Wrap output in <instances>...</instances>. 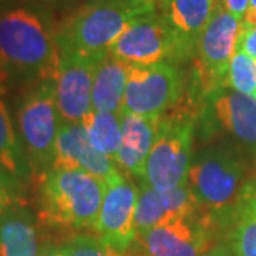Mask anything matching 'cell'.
Masks as SVG:
<instances>
[{
	"instance_id": "6da1fadb",
	"label": "cell",
	"mask_w": 256,
	"mask_h": 256,
	"mask_svg": "<svg viewBox=\"0 0 256 256\" xmlns=\"http://www.w3.org/2000/svg\"><path fill=\"white\" fill-rule=\"evenodd\" d=\"M0 57L9 74L53 82L60 64L56 34L36 10L0 8Z\"/></svg>"
},
{
	"instance_id": "7a4b0ae2",
	"label": "cell",
	"mask_w": 256,
	"mask_h": 256,
	"mask_svg": "<svg viewBox=\"0 0 256 256\" xmlns=\"http://www.w3.org/2000/svg\"><path fill=\"white\" fill-rule=\"evenodd\" d=\"M246 176V162L238 150L214 146L192 158L186 184L200 210L220 226L228 225L242 201Z\"/></svg>"
},
{
	"instance_id": "3957f363",
	"label": "cell",
	"mask_w": 256,
	"mask_h": 256,
	"mask_svg": "<svg viewBox=\"0 0 256 256\" xmlns=\"http://www.w3.org/2000/svg\"><path fill=\"white\" fill-rule=\"evenodd\" d=\"M106 182L82 170L50 168L38 188V218L48 228H92L100 212Z\"/></svg>"
},
{
	"instance_id": "277c9868",
	"label": "cell",
	"mask_w": 256,
	"mask_h": 256,
	"mask_svg": "<svg viewBox=\"0 0 256 256\" xmlns=\"http://www.w3.org/2000/svg\"><path fill=\"white\" fill-rule=\"evenodd\" d=\"M134 16L110 0H96L74 13L56 34L60 54L102 62Z\"/></svg>"
},
{
	"instance_id": "5b68a950",
	"label": "cell",
	"mask_w": 256,
	"mask_h": 256,
	"mask_svg": "<svg viewBox=\"0 0 256 256\" xmlns=\"http://www.w3.org/2000/svg\"><path fill=\"white\" fill-rule=\"evenodd\" d=\"M194 121L185 114L161 117L156 141L140 178L142 184L161 191L182 186L192 161Z\"/></svg>"
},
{
	"instance_id": "8992f818",
	"label": "cell",
	"mask_w": 256,
	"mask_h": 256,
	"mask_svg": "<svg viewBox=\"0 0 256 256\" xmlns=\"http://www.w3.org/2000/svg\"><path fill=\"white\" fill-rule=\"evenodd\" d=\"M53 82H40L20 100L18 127L30 170L42 175L52 168L56 138L62 126Z\"/></svg>"
},
{
	"instance_id": "52a82bcc",
	"label": "cell",
	"mask_w": 256,
	"mask_h": 256,
	"mask_svg": "<svg viewBox=\"0 0 256 256\" xmlns=\"http://www.w3.org/2000/svg\"><path fill=\"white\" fill-rule=\"evenodd\" d=\"M182 88V74L171 63L130 64L124 98L118 112L161 118L181 98Z\"/></svg>"
},
{
	"instance_id": "ba28073f",
	"label": "cell",
	"mask_w": 256,
	"mask_h": 256,
	"mask_svg": "<svg viewBox=\"0 0 256 256\" xmlns=\"http://www.w3.org/2000/svg\"><path fill=\"white\" fill-rule=\"evenodd\" d=\"M216 228L215 220L200 210L137 236L126 256H202L214 246Z\"/></svg>"
},
{
	"instance_id": "9c48e42d",
	"label": "cell",
	"mask_w": 256,
	"mask_h": 256,
	"mask_svg": "<svg viewBox=\"0 0 256 256\" xmlns=\"http://www.w3.org/2000/svg\"><path fill=\"white\" fill-rule=\"evenodd\" d=\"M110 54L137 66L161 63L166 57L181 58L172 28L156 13L132 18L111 44Z\"/></svg>"
},
{
	"instance_id": "30bf717a",
	"label": "cell",
	"mask_w": 256,
	"mask_h": 256,
	"mask_svg": "<svg viewBox=\"0 0 256 256\" xmlns=\"http://www.w3.org/2000/svg\"><path fill=\"white\" fill-rule=\"evenodd\" d=\"M240 20L216 8L196 43L200 77L206 92L225 87L229 63L236 48Z\"/></svg>"
},
{
	"instance_id": "8fae6325",
	"label": "cell",
	"mask_w": 256,
	"mask_h": 256,
	"mask_svg": "<svg viewBox=\"0 0 256 256\" xmlns=\"http://www.w3.org/2000/svg\"><path fill=\"white\" fill-rule=\"evenodd\" d=\"M100 212L92 230L102 240L127 252L136 239V205L137 186L127 181L124 175L116 171L106 181Z\"/></svg>"
},
{
	"instance_id": "7c38bea8",
	"label": "cell",
	"mask_w": 256,
	"mask_h": 256,
	"mask_svg": "<svg viewBox=\"0 0 256 256\" xmlns=\"http://www.w3.org/2000/svg\"><path fill=\"white\" fill-rule=\"evenodd\" d=\"M101 62L60 54L58 70L53 80L57 110L63 122L82 124L92 110V90L96 68Z\"/></svg>"
},
{
	"instance_id": "4fadbf2b",
	"label": "cell",
	"mask_w": 256,
	"mask_h": 256,
	"mask_svg": "<svg viewBox=\"0 0 256 256\" xmlns=\"http://www.w3.org/2000/svg\"><path fill=\"white\" fill-rule=\"evenodd\" d=\"M198 210L200 205L188 184L170 191L156 190L142 184L138 192L134 216L136 238L158 225L188 216Z\"/></svg>"
},
{
	"instance_id": "5bb4252c",
	"label": "cell",
	"mask_w": 256,
	"mask_h": 256,
	"mask_svg": "<svg viewBox=\"0 0 256 256\" xmlns=\"http://www.w3.org/2000/svg\"><path fill=\"white\" fill-rule=\"evenodd\" d=\"M52 168L82 170L102 181L118 171L112 158L98 152L90 144L82 124H68L63 121L56 138Z\"/></svg>"
},
{
	"instance_id": "9a60e30c",
	"label": "cell",
	"mask_w": 256,
	"mask_h": 256,
	"mask_svg": "<svg viewBox=\"0 0 256 256\" xmlns=\"http://www.w3.org/2000/svg\"><path fill=\"white\" fill-rule=\"evenodd\" d=\"M210 107L220 128L256 151V97L224 87L210 92Z\"/></svg>"
},
{
	"instance_id": "2e32d148",
	"label": "cell",
	"mask_w": 256,
	"mask_h": 256,
	"mask_svg": "<svg viewBox=\"0 0 256 256\" xmlns=\"http://www.w3.org/2000/svg\"><path fill=\"white\" fill-rule=\"evenodd\" d=\"M164 16L180 44L181 58L192 54L216 10V0H162Z\"/></svg>"
},
{
	"instance_id": "e0dca14e",
	"label": "cell",
	"mask_w": 256,
	"mask_h": 256,
	"mask_svg": "<svg viewBox=\"0 0 256 256\" xmlns=\"http://www.w3.org/2000/svg\"><path fill=\"white\" fill-rule=\"evenodd\" d=\"M118 117L122 140L114 161L124 171L140 176L156 141L161 118H146L128 112H118Z\"/></svg>"
},
{
	"instance_id": "ac0fdd59",
	"label": "cell",
	"mask_w": 256,
	"mask_h": 256,
	"mask_svg": "<svg viewBox=\"0 0 256 256\" xmlns=\"http://www.w3.org/2000/svg\"><path fill=\"white\" fill-rule=\"evenodd\" d=\"M130 64L108 54L94 73L92 108L96 111L118 112L124 98Z\"/></svg>"
},
{
	"instance_id": "d6986e66",
	"label": "cell",
	"mask_w": 256,
	"mask_h": 256,
	"mask_svg": "<svg viewBox=\"0 0 256 256\" xmlns=\"http://www.w3.org/2000/svg\"><path fill=\"white\" fill-rule=\"evenodd\" d=\"M38 230L24 210H10L0 216V256H40Z\"/></svg>"
},
{
	"instance_id": "ffe728a7",
	"label": "cell",
	"mask_w": 256,
	"mask_h": 256,
	"mask_svg": "<svg viewBox=\"0 0 256 256\" xmlns=\"http://www.w3.org/2000/svg\"><path fill=\"white\" fill-rule=\"evenodd\" d=\"M0 170L12 178H24L30 172L28 156L14 130L3 92H0Z\"/></svg>"
},
{
	"instance_id": "44dd1931",
	"label": "cell",
	"mask_w": 256,
	"mask_h": 256,
	"mask_svg": "<svg viewBox=\"0 0 256 256\" xmlns=\"http://www.w3.org/2000/svg\"><path fill=\"white\" fill-rule=\"evenodd\" d=\"M88 141L98 152L116 158L121 146V124L118 112L90 110L82 121Z\"/></svg>"
},
{
	"instance_id": "7402d4cb",
	"label": "cell",
	"mask_w": 256,
	"mask_h": 256,
	"mask_svg": "<svg viewBox=\"0 0 256 256\" xmlns=\"http://www.w3.org/2000/svg\"><path fill=\"white\" fill-rule=\"evenodd\" d=\"M228 225V248L234 256H256V215L239 204Z\"/></svg>"
},
{
	"instance_id": "603a6c76",
	"label": "cell",
	"mask_w": 256,
	"mask_h": 256,
	"mask_svg": "<svg viewBox=\"0 0 256 256\" xmlns=\"http://www.w3.org/2000/svg\"><path fill=\"white\" fill-rule=\"evenodd\" d=\"M226 87L256 97V58H252L242 50H235L225 80V88Z\"/></svg>"
},
{
	"instance_id": "cb8c5ba5",
	"label": "cell",
	"mask_w": 256,
	"mask_h": 256,
	"mask_svg": "<svg viewBox=\"0 0 256 256\" xmlns=\"http://www.w3.org/2000/svg\"><path fill=\"white\" fill-rule=\"evenodd\" d=\"M62 249L68 256H126V252L111 246L100 236L87 234L74 235L73 238L67 239Z\"/></svg>"
},
{
	"instance_id": "d4e9b609",
	"label": "cell",
	"mask_w": 256,
	"mask_h": 256,
	"mask_svg": "<svg viewBox=\"0 0 256 256\" xmlns=\"http://www.w3.org/2000/svg\"><path fill=\"white\" fill-rule=\"evenodd\" d=\"M235 50H242L252 58H256V24L240 23Z\"/></svg>"
},
{
	"instance_id": "484cf974",
	"label": "cell",
	"mask_w": 256,
	"mask_h": 256,
	"mask_svg": "<svg viewBox=\"0 0 256 256\" xmlns=\"http://www.w3.org/2000/svg\"><path fill=\"white\" fill-rule=\"evenodd\" d=\"M120 8L131 12L134 16H146L156 13V0H110Z\"/></svg>"
},
{
	"instance_id": "4316f807",
	"label": "cell",
	"mask_w": 256,
	"mask_h": 256,
	"mask_svg": "<svg viewBox=\"0 0 256 256\" xmlns=\"http://www.w3.org/2000/svg\"><path fill=\"white\" fill-rule=\"evenodd\" d=\"M10 185H12V176H9L6 172H0V216L13 210L14 195L10 190Z\"/></svg>"
},
{
	"instance_id": "83f0119b",
	"label": "cell",
	"mask_w": 256,
	"mask_h": 256,
	"mask_svg": "<svg viewBox=\"0 0 256 256\" xmlns=\"http://www.w3.org/2000/svg\"><path fill=\"white\" fill-rule=\"evenodd\" d=\"M242 204H245L249 210L256 215V171L254 175L248 180L244 195H242Z\"/></svg>"
},
{
	"instance_id": "f1b7e54d",
	"label": "cell",
	"mask_w": 256,
	"mask_h": 256,
	"mask_svg": "<svg viewBox=\"0 0 256 256\" xmlns=\"http://www.w3.org/2000/svg\"><path fill=\"white\" fill-rule=\"evenodd\" d=\"M220 2H222V8L236 18L242 20L245 18L249 0H220Z\"/></svg>"
},
{
	"instance_id": "f546056e",
	"label": "cell",
	"mask_w": 256,
	"mask_h": 256,
	"mask_svg": "<svg viewBox=\"0 0 256 256\" xmlns=\"http://www.w3.org/2000/svg\"><path fill=\"white\" fill-rule=\"evenodd\" d=\"M202 256H234V254L228 248V245L220 244V245H214L205 255Z\"/></svg>"
},
{
	"instance_id": "4dcf8cb0",
	"label": "cell",
	"mask_w": 256,
	"mask_h": 256,
	"mask_svg": "<svg viewBox=\"0 0 256 256\" xmlns=\"http://www.w3.org/2000/svg\"><path fill=\"white\" fill-rule=\"evenodd\" d=\"M40 256H68L64 252L62 246H54V245H44L42 248Z\"/></svg>"
},
{
	"instance_id": "1f68e13d",
	"label": "cell",
	"mask_w": 256,
	"mask_h": 256,
	"mask_svg": "<svg viewBox=\"0 0 256 256\" xmlns=\"http://www.w3.org/2000/svg\"><path fill=\"white\" fill-rule=\"evenodd\" d=\"M244 22L249 24H256V0H249Z\"/></svg>"
},
{
	"instance_id": "d6a6232c",
	"label": "cell",
	"mask_w": 256,
	"mask_h": 256,
	"mask_svg": "<svg viewBox=\"0 0 256 256\" xmlns=\"http://www.w3.org/2000/svg\"><path fill=\"white\" fill-rule=\"evenodd\" d=\"M10 74L6 68V66L3 63L2 57H0V92H4V88H6V82H9Z\"/></svg>"
},
{
	"instance_id": "836d02e7",
	"label": "cell",
	"mask_w": 256,
	"mask_h": 256,
	"mask_svg": "<svg viewBox=\"0 0 256 256\" xmlns=\"http://www.w3.org/2000/svg\"><path fill=\"white\" fill-rule=\"evenodd\" d=\"M0 172H3V171H2V170H0Z\"/></svg>"
},
{
	"instance_id": "e575fe53",
	"label": "cell",
	"mask_w": 256,
	"mask_h": 256,
	"mask_svg": "<svg viewBox=\"0 0 256 256\" xmlns=\"http://www.w3.org/2000/svg\"><path fill=\"white\" fill-rule=\"evenodd\" d=\"M0 2H2V0H0Z\"/></svg>"
}]
</instances>
